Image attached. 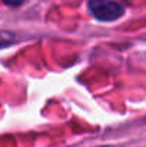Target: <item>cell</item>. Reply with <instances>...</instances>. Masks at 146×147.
Returning <instances> with one entry per match:
<instances>
[{
	"label": "cell",
	"instance_id": "1",
	"mask_svg": "<svg viewBox=\"0 0 146 147\" xmlns=\"http://www.w3.org/2000/svg\"><path fill=\"white\" fill-rule=\"evenodd\" d=\"M90 13L102 22H113L123 14V7L112 0H90Z\"/></svg>",
	"mask_w": 146,
	"mask_h": 147
},
{
	"label": "cell",
	"instance_id": "2",
	"mask_svg": "<svg viewBox=\"0 0 146 147\" xmlns=\"http://www.w3.org/2000/svg\"><path fill=\"white\" fill-rule=\"evenodd\" d=\"M14 39L16 37H14L13 33H10V32H0V49L10 46L14 42Z\"/></svg>",
	"mask_w": 146,
	"mask_h": 147
},
{
	"label": "cell",
	"instance_id": "3",
	"mask_svg": "<svg viewBox=\"0 0 146 147\" xmlns=\"http://www.w3.org/2000/svg\"><path fill=\"white\" fill-rule=\"evenodd\" d=\"M23 1H24V0H3V3L7 4V6H10V7H17V6H20Z\"/></svg>",
	"mask_w": 146,
	"mask_h": 147
}]
</instances>
